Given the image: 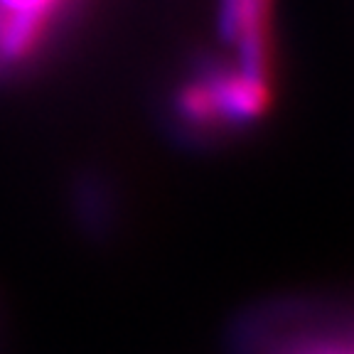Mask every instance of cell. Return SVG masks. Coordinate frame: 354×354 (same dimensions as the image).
<instances>
[{
  "label": "cell",
  "mask_w": 354,
  "mask_h": 354,
  "mask_svg": "<svg viewBox=\"0 0 354 354\" xmlns=\"http://www.w3.org/2000/svg\"><path fill=\"white\" fill-rule=\"evenodd\" d=\"M239 354H354V313L273 308L241 330Z\"/></svg>",
  "instance_id": "obj_1"
},
{
  "label": "cell",
  "mask_w": 354,
  "mask_h": 354,
  "mask_svg": "<svg viewBox=\"0 0 354 354\" xmlns=\"http://www.w3.org/2000/svg\"><path fill=\"white\" fill-rule=\"evenodd\" d=\"M273 0H221L219 30L236 47L234 64L251 74L273 77Z\"/></svg>",
  "instance_id": "obj_2"
},
{
  "label": "cell",
  "mask_w": 354,
  "mask_h": 354,
  "mask_svg": "<svg viewBox=\"0 0 354 354\" xmlns=\"http://www.w3.org/2000/svg\"><path fill=\"white\" fill-rule=\"evenodd\" d=\"M66 3L69 0H0V12L37 17V20L52 25Z\"/></svg>",
  "instance_id": "obj_3"
}]
</instances>
